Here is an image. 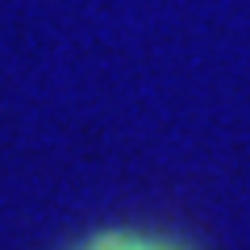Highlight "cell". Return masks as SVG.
<instances>
[{"instance_id": "1", "label": "cell", "mask_w": 250, "mask_h": 250, "mask_svg": "<svg viewBox=\"0 0 250 250\" xmlns=\"http://www.w3.org/2000/svg\"><path fill=\"white\" fill-rule=\"evenodd\" d=\"M71 250H192V246L163 238V233H150V229H100Z\"/></svg>"}]
</instances>
